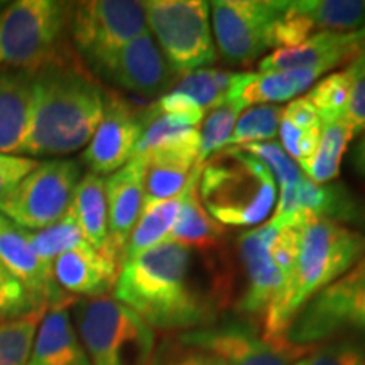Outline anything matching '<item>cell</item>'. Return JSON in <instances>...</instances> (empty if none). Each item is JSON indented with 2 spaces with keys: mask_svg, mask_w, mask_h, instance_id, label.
I'll return each instance as SVG.
<instances>
[{
  "mask_svg": "<svg viewBox=\"0 0 365 365\" xmlns=\"http://www.w3.org/2000/svg\"><path fill=\"white\" fill-rule=\"evenodd\" d=\"M0 12H2V4H0Z\"/></svg>",
  "mask_w": 365,
  "mask_h": 365,
  "instance_id": "cell-47",
  "label": "cell"
},
{
  "mask_svg": "<svg viewBox=\"0 0 365 365\" xmlns=\"http://www.w3.org/2000/svg\"><path fill=\"white\" fill-rule=\"evenodd\" d=\"M360 205L349 190L339 185H318L303 176L294 186L281 190L274 217L304 213L314 220L355 222L360 218Z\"/></svg>",
  "mask_w": 365,
  "mask_h": 365,
  "instance_id": "cell-19",
  "label": "cell"
},
{
  "mask_svg": "<svg viewBox=\"0 0 365 365\" xmlns=\"http://www.w3.org/2000/svg\"><path fill=\"white\" fill-rule=\"evenodd\" d=\"M350 76H352V90L341 122L352 130L355 137L365 130V73Z\"/></svg>",
  "mask_w": 365,
  "mask_h": 365,
  "instance_id": "cell-42",
  "label": "cell"
},
{
  "mask_svg": "<svg viewBox=\"0 0 365 365\" xmlns=\"http://www.w3.org/2000/svg\"><path fill=\"white\" fill-rule=\"evenodd\" d=\"M350 90H352V76L346 71H336L314 85L304 97L317 108L322 124L330 125L344 118Z\"/></svg>",
  "mask_w": 365,
  "mask_h": 365,
  "instance_id": "cell-32",
  "label": "cell"
},
{
  "mask_svg": "<svg viewBox=\"0 0 365 365\" xmlns=\"http://www.w3.org/2000/svg\"><path fill=\"white\" fill-rule=\"evenodd\" d=\"M33 73L0 71V153L19 154L31 117Z\"/></svg>",
  "mask_w": 365,
  "mask_h": 365,
  "instance_id": "cell-22",
  "label": "cell"
},
{
  "mask_svg": "<svg viewBox=\"0 0 365 365\" xmlns=\"http://www.w3.org/2000/svg\"><path fill=\"white\" fill-rule=\"evenodd\" d=\"M113 298L158 330L188 331L215 322L218 299L196 272L191 249L164 240L120 266Z\"/></svg>",
  "mask_w": 365,
  "mask_h": 365,
  "instance_id": "cell-1",
  "label": "cell"
},
{
  "mask_svg": "<svg viewBox=\"0 0 365 365\" xmlns=\"http://www.w3.org/2000/svg\"><path fill=\"white\" fill-rule=\"evenodd\" d=\"M276 182L264 163L240 148H225L202 164L198 196L218 225L254 227L271 215Z\"/></svg>",
  "mask_w": 365,
  "mask_h": 365,
  "instance_id": "cell-4",
  "label": "cell"
},
{
  "mask_svg": "<svg viewBox=\"0 0 365 365\" xmlns=\"http://www.w3.org/2000/svg\"><path fill=\"white\" fill-rule=\"evenodd\" d=\"M181 200L182 191L178 196H175V198L144 205L143 212H140L139 215V220H137L134 230H132L130 234V239L127 242L124 262L127 259L134 257V255L144 252V250L168 240L173 223H175L178 212H180Z\"/></svg>",
  "mask_w": 365,
  "mask_h": 365,
  "instance_id": "cell-28",
  "label": "cell"
},
{
  "mask_svg": "<svg viewBox=\"0 0 365 365\" xmlns=\"http://www.w3.org/2000/svg\"><path fill=\"white\" fill-rule=\"evenodd\" d=\"M286 0H215L210 2L217 49L227 65L249 66L271 49L269 33Z\"/></svg>",
  "mask_w": 365,
  "mask_h": 365,
  "instance_id": "cell-11",
  "label": "cell"
},
{
  "mask_svg": "<svg viewBox=\"0 0 365 365\" xmlns=\"http://www.w3.org/2000/svg\"><path fill=\"white\" fill-rule=\"evenodd\" d=\"M39 164V159L0 153V200L6 198Z\"/></svg>",
  "mask_w": 365,
  "mask_h": 365,
  "instance_id": "cell-41",
  "label": "cell"
},
{
  "mask_svg": "<svg viewBox=\"0 0 365 365\" xmlns=\"http://www.w3.org/2000/svg\"><path fill=\"white\" fill-rule=\"evenodd\" d=\"M250 73L223 71L215 68H202L185 75L171 90L185 93L205 112L227 100H234L240 86L247 81Z\"/></svg>",
  "mask_w": 365,
  "mask_h": 365,
  "instance_id": "cell-27",
  "label": "cell"
},
{
  "mask_svg": "<svg viewBox=\"0 0 365 365\" xmlns=\"http://www.w3.org/2000/svg\"><path fill=\"white\" fill-rule=\"evenodd\" d=\"M48 307L0 319V365H26Z\"/></svg>",
  "mask_w": 365,
  "mask_h": 365,
  "instance_id": "cell-30",
  "label": "cell"
},
{
  "mask_svg": "<svg viewBox=\"0 0 365 365\" xmlns=\"http://www.w3.org/2000/svg\"><path fill=\"white\" fill-rule=\"evenodd\" d=\"M36 307L26 289L0 262V319L21 317L33 312Z\"/></svg>",
  "mask_w": 365,
  "mask_h": 365,
  "instance_id": "cell-38",
  "label": "cell"
},
{
  "mask_svg": "<svg viewBox=\"0 0 365 365\" xmlns=\"http://www.w3.org/2000/svg\"><path fill=\"white\" fill-rule=\"evenodd\" d=\"M352 139V130L341 120L330 125H323L317 150L307 163L301 164L299 170L307 173L308 180H312L313 182L328 185L339 176L341 158H344Z\"/></svg>",
  "mask_w": 365,
  "mask_h": 365,
  "instance_id": "cell-29",
  "label": "cell"
},
{
  "mask_svg": "<svg viewBox=\"0 0 365 365\" xmlns=\"http://www.w3.org/2000/svg\"><path fill=\"white\" fill-rule=\"evenodd\" d=\"M178 336L213 354L225 365H294L313 350L286 340H267L245 322L212 323Z\"/></svg>",
  "mask_w": 365,
  "mask_h": 365,
  "instance_id": "cell-12",
  "label": "cell"
},
{
  "mask_svg": "<svg viewBox=\"0 0 365 365\" xmlns=\"http://www.w3.org/2000/svg\"><path fill=\"white\" fill-rule=\"evenodd\" d=\"M357 36H359L360 46H362V51H364V49H365V26L360 31H357Z\"/></svg>",
  "mask_w": 365,
  "mask_h": 365,
  "instance_id": "cell-46",
  "label": "cell"
},
{
  "mask_svg": "<svg viewBox=\"0 0 365 365\" xmlns=\"http://www.w3.org/2000/svg\"><path fill=\"white\" fill-rule=\"evenodd\" d=\"M282 118L304 132H322L323 124L317 108L308 102L307 97L294 98L282 108Z\"/></svg>",
  "mask_w": 365,
  "mask_h": 365,
  "instance_id": "cell-43",
  "label": "cell"
},
{
  "mask_svg": "<svg viewBox=\"0 0 365 365\" xmlns=\"http://www.w3.org/2000/svg\"><path fill=\"white\" fill-rule=\"evenodd\" d=\"M308 34L357 33L365 26V0H296L291 2Z\"/></svg>",
  "mask_w": 365,
  "mask_h": 365,
  "instance_id": "cell-26",
  "label": "cell"
},
{
  "mask_svg": "<svg viewBox=\"0 0 365 365\" xmlns=\"http://www.w3.org/2000/svg\"><path fill=\"white\" fill-rule=\"evenodd\" d=\"M282 107L277 105H254L249 107L237 120L228 139L227 148H242V145L274 140L279 132Z\"/></svg>",
  "mask_w": 365,
  "mask_h": 365,
  "instance_id": "cell-33",
  "label": "cell"
},
{
  "mask_svg": "<svg viewBox=\"0 0 365 365\" xmlns=\"http://www.w3.org/2000/svg\"><path fill=\"white\" fill-rule=\"evenodd\" d=\"M150 110L161 113V115H170L191 127L202 124L205 117V110L200 105H196L190 97L176 90H170L168 93L161 95L158 102L150 107Z\"/></svg>",
  "mask_w": 365,
  "mask_h": 365,
  "instance_id": "cell-39",
  "label": "cell"
},
{
  "mask_svg": "<svg viewBox=\"0 0 365 365\" xmlns=\"http://www.w3.org/2000/svg\"><path fill=\"white\" fill-rule=\"evenodd\" d=\"M81 180L75 159H46L0 200V213L24 230L53 225L68 212Z\"/></svg>",
  "mask_w": 365,
  "mask_h": 365,
  "instance_id": "cell-9",
  "label": "cell"
},
{
  "mask_svg": "<svg viewBox=\"0 0 365 365\" xmlns=\"http://www.w3.org/2000/svg\"><path fill=\"white\" fill-rule=\"evenodd\" d=\"M24 235L31 247L34 249L36 255L41 259V262L49 269H53V264L59 255L85 242L83 234H81L76 218L70 208L53 225L41 228V230H24Z\"/></svg>",
  "mask_w": 365,
  "mask_h": 365,
  "instance_id": "cell-31",
  "label": "cell"
},
{
  "mask_svg": "<svg viewBox=\"0 0 365 365\" xmlns=\"http://www.w3.org/2000/svg\"><path fill=\"white\" fill-rule=\"evenodd\" d=\"M75 301L70 296L49 304L26 365H91L70 317Z\"/></svg>",
  "mask_w": 365,
  "mask_h": 365,
  "instance_id": "cell-21",
  "label": "cell"
},
{
  "mask_svg": "<svg viewBox=\"0 0 365 365\" xmlns=\"http://www.w3.org/2000/svg\"><path fill=\"white\" fill-rule=\"evenodd\" d=\"M144 127V112L135 110L120 95L107 91L103 117L81 154V161L93 175H112L134 158Z\"/></svg>",
  "mask_w": 365,
  "mask_h": 365,
  "instance_id": "cell-13",
  "label": "cell"
},
{
  "mask_svg": "<svg viewBox=\"0 0 365 365\" xmlns=\"http://www.w3.org/2000/svg\"><path fill=\"white\" fill-rule=\"evenodd\" d=\"M345 328L365 333V257L301 308L284 340L313 349Z\"/></svg>",
  "mask_w": 365,
  "mask_h": 365,
  "instance_id": "cell-10",
  "label": "cell"
},
{
  "mask_svg": "<svg viewBox=\"0 0 365 365\" xmlns=\"http://www.w3.org/2000/svg\"><path fill=\"white\" fill-rule=\"evenodd\" d=\"M73 4L17 0L0 12V71L36 73L65 48Z\"/></svg>",
  "mask_w": 365,
  "mask_h": 365,
  "instance_id": "cell-6",
  "label": "cell"
},
{
  "mask_svg": "<svg viewBox=\"0 0 365 365\" xmlns=\"http://www.w3.org/2000/svg\"><path fill=\"white\" fill-rule=\"evenodd\" d=\"M345 71L350 73V75H360V73H365V49L364 51H360L359 56L350 63V66L346 68Z\"/></svg>",
  "mask_w": 365,
  "mask_h": 365,
  "instance_id": "cell-45",
  "label": "cell"
},
{
  "mask_svg": "<svg viewBox=\"0 0 365 365\" xmlns=\"http://www.w3.org/2000/svg\"><path fill=\"white\" fill-rule=\"evenodd\" d=\"M70 210L76 218L86 244L110 255L108 244V212L105 178L93 173L81 176L73 193Z\"/></svg>",
  "mask_w": 365,
  "mask_h": 365,
  "instance_id": "cell-24",
  "label": "cell"
},
{
  "mask_svg": "<svg viewBox=\"0 0 365 365\" xmlns=\"http://www.w3.org/2000/svg\"><path fill=\"white\" fill-rule=\"evenodd\" d=\"M294 365H365V349L350 340L314 349Z\"/></svg>",
  "mask_w": 365,
  "mask_h": 365,
  "instance_id": "cell-37",
  "label": "cell"
},
{
  "mask_svg": "<svg viewBox=\"0 0 365 365\" xmlns=\"http://www.w3.org/2000/svg\"><path fill=\"white\" fill-rule=\"evenodd\" d=\"M118 272L120 264L112 255L100 252L86 242L61 254L53 264V276L58 287L73 298L107 296L115 286Z\"/></svg>",
  "mask_w": 365,
  "mask_h": 365,
  "instance_id": "cell-18",
  "label": "cell"
},
{
  "mask_svg": "<svg viewBox=\"0 0 365 365\" xmlns=\"http://www.w3.org/2000/svg\"><path fill=\"white\" fill-rule=\"evenodd\" d=\"M244 105L235 100H227L212 110H208L207 120L203 124V130L200 132V158L198 164L207 163L213 154L220 153L222 149L227 148L228 139H230L234 127L239 120Z\"/></svg>",
  "mask_w": 365,
  "mask_h": 365,
  "instance_id": "cell-34",
  "label": "cell"
},
{
  "mask_svg": "<svg viewBox=\"0 0 365 365\" xmlns=\"http://www.w3.org/2000/svg\"><path fill=\"white\" fill-rule=\"evenodd\" d=\"M365 254V235L341 223L312 220L303 227L298 257L289 279L264 314L267 340H284L301 308L349 272Z\"/></svg>",
  "mask_w": 365,
  "mask_h": 365,
  "instance_id": "cell-3",
  "label": "cell"
},
{
  "mask_svg": "<svg viewBox=\"0 0 365 365\" xmlns=\"http://www.w3.org/2000/svg\"><path fill=\"white\" fill-rule=\"evenodd\" d=\"M240 149L252 154L254 158H257L259 161L266 164L267 170L271 171V175L276 176V181L281 190L294 186L296 182L303 178V173L299 171L298 164L287 156V153L282 149V145L279 143H276V140L247 144L242 145Z\"/></svg>",
  "mask_w": 365,
  "mask_h": 365,
  "instance_id": "cell-35",
  "label": "cell"
},
{
  "mask_svg": "<svg viewBox=\"0 0 365 365\" xmlns=\"http://www.w3.org/2000/svg\"><path fill=\"white\" fill-rule=\"evenodd\" d=\"M76 333L91 365H150L154 328L113 296L73 303Z\"/></svg>",
  "mask_w": 365,
  "mask_h": 365,
  "instance_id": "cell-5",
  "label": "cell"
},
{
  "mask_svg": "<svg viewBox=\"0 0 365 365\" xmlns=\"http://www.w3.org/2000/svg\"><path fill=\"white\" fill-rule=\"evenodd\" d=\"M284 223V217H272L239 240L240 259L247 274V289L239 301V309L250 317L266 314L286 286V276L272 257V245Z\"/></svg>",
  "mask_w": 365,
  "mask_h": 365,
  "instance_id": "cell-14",
  "label": "cell"
},
{
  "mask_svg": "<svg viewBox=\"0 0 365 365\" xmlns=\"http://www.w3.org/2000/svg\"><path fill=\"white\" fill-rule=\"evenodd\" d=\"M202 166H196L191 178L182 190V200L180 212H178L176 220L168 239L175 240L178 244L186 245L190 249L207 250L217 247L222 239V225L208 215L207 210L203 208L198 196V180Z\"/></svg>",
  "mask_w": 365,
  "mask_h": 365,
  "instance_id": "cell-23",
  "label": "cell"
},
{
  "mask_svg": "<svg viewBox=\"0 0 365 365\" xmlns=\"http://www.w3.org/2000/svg\"><path fill=\"white\" fill-rule=\"evenodd\" d=\"M102 78L144 97H154L168 93L176 85L178 75L148 29L122 48Z\"/></svg>",
  "mask_w": 365,
  "mask_h": 365,
  "instance_id": "cell-15",
  "label": "cell"
},
{
  "mask_svg": "<svg viewBox=\"0 0 365 365\" xmlns=\"http://www.w3.org/2000/svg\"><path fill=\"white\" fill-rule=\"evenodd\" d=\"M352 164L354 170L357 171L360 176L365 178V135L359 140V144L355 145L352 154Z\"/></svg>",
  "mask_w": 365,
  "mask_h": 365,
  "instance_id": "cell-44",
  "label": "cell"
},
{
  "mask_svg": "<svg viewBox=\"0 0 365 365\" xmlns=\"http://www.w3.org/2000/svg\"><path fill=\"white\" fill-rule=\"evenodd\" d=\"M362 51L357 33H319L303 44L277 49L259 61L261 73L319 68L330 71L345 61H354Z\"/></svg>",
  "mask_w": 365,
  "mask_h": 365,
  "instance_id": "cell-20",
  "label": "cell"
},
{
  "mask_svg": "<svg viewBox=\"0 0 365 365\" xmlns=\"http://www.w3.org/2000/svg\"><path fill=\"white\" fill-rule=\"evenodd\" d=\"M105 93L68 51L33 73L29 127L17 156H68L88 145L103 117Z\"/></svg>",
  "mask_w": 365,
  "mask_h": 365,
  "instance_id": "cell-2",
  "label": "cell"
},
{
  "mask_svg": "<svg viewBox=\"0 0 365 365\" xmlns=\"http://www.w3.org/2000/svg\"><path fill=\"white\" fill-rule=\"evenodd\" d=\"M145 168L148 163L144 158H134L105 180L108 244H110V255L120 266L124 262L127 242L143 212Z\"/></svg>",
  "mask_w": 365,
  "mask_h": 365,
  "instance_id": "cell-16",
  "label": "cell"
},
{
  "mask_svg": "<svg viewBox=\"0 0 365 365\" xmlns=\"http://www.w3.org/2000/svg\"><path fill=\"white\" fill-rule=\"evenodd\" d=\"M279 135L282 149L287 150L289 158L293 161L296 159L301 166V164L307 163L314 154L319 143V137H322V132H304L281 117Z\"/></svg>",
  "mask_w": 365,
  "mask_h": 365,
  "instance_id": "cell-40",
  "label": "cell"
},
{
  "mask_svg": "<svg viewBox=\"0 0 365 365\" xmlns=\"http://www.w3.org/2000/svg\"><path fill=\"white\" fill-rule=\"evenodd\" d=\"M70 34L80 61L103 76L122 48L148 31L144 2L90 0L73 4Z\"/></svg>",
  "mask_w": 365,
  "mask_h": 365,
  "instance_id": "cell-7",
  "label": "cell"
},
{
  "mask_svg": "<svg viewBox=\"0 0 365 365\" xmlns=\"http://www.w3.org/2000/svg\"><path fill=\"white\" fill-rule=\"evenodd\" d=\"M145 21L173 71L188 75L217 61L205 0H150L144 2Z\"/></svg>",
  "mask_w": 365,
  "mask_h": 365,
  "instance_id": "cell-8",
  "label": "cell"
},
{
  "mask_svg": "<svg viewBox=\"0 0 365 365\" xmlns=\"http://www.w3.org/2000/svg\"><path fill=\"white\" fill-rule=\"evenodd\" d=\"M150 365H225L220 359L207 350L188 345L176 339L164 340L156 354H154Z\"/></svg>",
  "mask_w": 365,
  "mask_h": 365,
  "instance_id": "cell-36",
  "label": "cell"
},
{
  "mask_svg": "<svg viewBox=\"0 0 365 365\" xmlns=\"http://www.w3.org/2000/svg\"><path fill=\"white\" fill-rule=\"evenodd\" d=\"M325 71L319 68H296V70L272 71L250 76L234 97L244 107L271 105V102H287L308 90Z\"/></svg>",
  "mask_w": 365,
  "mask_h": 365,
  "instance_id": "cell-25",
  "label": "cell"
},
{
  "mask_svg": "<svg viewBox=\"0 0 365 365\" xmlns=\"http://www.w3.org/2000/svg\"><path fill=\"white\" fill-rule=\"evenodd\" d=\"M0 262L21 282L36 307H49L70 298L54 281L53 269L44 266L27 242L24 230L0 213Z\"/></svg>",
  "mask_w": 365,
  "mask_h": 365,
  "instance_id": "cell-17",
  "label": "cell"
}]
</instances>
